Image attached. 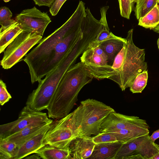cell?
Returning <instances> with one entry per match:
<instances>
[{"label":"cell","mask_w":159,"mask_h":159,"mask_svg":"<svg viewBox=\"0 0 159 159\" xmlns=\"http://www.w3.org/2000/svg\"><path fill=\"white\" fill-rule=\"evenodd\" d=\"M151 159H159V152L153 156Z\"/></svg>","instance_id":"34"},{"label":"cell","mask_w":159,"mask_h":159,"mask_svg":"<svg viewBox=\"0 0 159 159\" xmlns=\"http://www.w3.org/2000/svg\"><path fill=\"white\" fill-rule=\"evenodd\" d=\"M15 20L23 31L42 36L51 21L47 12H41L35 7L23 10L16 16Z\"/></svg>","instance_id":"11"},{"label":"cell","mask_w":159,"mask_h":159,"mask_svg":"<svg viewBox=\"0 0 159 159\" xmlns=\"http://www.w3.org/2000/svg\"><path fill=\"white\" fill-rule=\"evenodd\" d=\"M150 138L152 142H155V140L159 138V129L154 131L152 134L150 136Z\"/></svg>","instance_id":"32"},{"label":"cell","mask_w":159,"mask_h":159,"mask_svg":"<svg viewBox=\"0 0 159 159\" xmlns=\"http://www.w3.org/2000/svg\"><path fill=\"white\" fill-rule=\"evenodd\" d=\"M52 123L31 125L3 139L14 143L18 148L35 135L50 126Z\"/></svg>","instance_id":"15"},{"label":"cell","mask_w":159,"mask_h":159,"mask_svg":"<svg viewBox=\"0 0 159 159\" xmlns=\"http://www.w3.org/2000/svg\"><path fill=\"white\" fill-rule=\"evenodd\" d=\"M77 58L73 53L66 56L56 67L38 82L37 88L29 95L26 105L37 111L47 109L64 75Z\"/></svg>","instance_id":"4"},{"label":"cell","mask_w":159,"mask_h":159,"mask_svg":"<svg viewBox=\"0 0 159 159\" xmlns=\"http://www.w3.org/2000/svg\"><path fill=\"white\" fill-rule=\"evenodd\" d=\"M66 0H55L50 7L49 11L52 16H55L58 13L60 8Z\"/></svg>","instance_id":"30"},{"label":"cell","mask_w":159,"mask_h":159,"mask_svg":"<svg viewBox=\"0 0 159 159\" xmlns=\"http://www.w3.org/2000/svg\"><path fill=\"white\" fill-rule=\"evenodd\" d=\"M95 145L91 137H77L71 142L69 147L71 159L89 158Z\"/></svg>","instance_id":"13"},{"label":"cell","mask_w":159,"mask_h":159,"mask_svg":"<svg viewBox=\"0 0 159 159\" xmlns=\"http://www.w3.org/2000/svg\"><path fill=\"white\" fill-rule=\"evenodd\" d=\"M159 152V145L152 141L149 134L122 143L115 159H151Z\"/></svg>","instance_id":"8"},{"label":"cell","mask_w":159,"mask_h":159,"mask_svg":"<svg viewBox=\"0 0 159 159\" xmlns=\"http://www.w3.org/2000/svg\"><path fill=\"white\" fill-rule=\"evenodd\" d=\"M42 37L37 33L23 31L4 51L1 61L2 68L10 69L20 61L32 47L40 42Z\"/></svg>","instance_id":"6"},{"label":"cell","mask_w":159,"mask_h":159,"mask_svg":"<svg viewBox=\"0 0 159 159\" xmlns=\"http://www.w3.org/2000/svg\"><path fill=\"white\" fill-rule=\"evenodd\" d=\"M53 122L46 113L34 111L25 106L17 120L0 125V139L5 138L31 125L51 123Z\"/></svg>","instance_id":"10"},{"label":"cell","mask_w":159,"mask_h":159,"mask_svg":"<svg viewBox=\"0 0 159 159\" xmlns=\"http://www.w3.org/2000/svg\"><path fill=\"white\" fill-rule=\"evenodd\" d=\"M7 90L6 84L1 79L0 80V104L3 105L11 98Z\"/></svg>","instance_id":"29"},{"label":"cell","mask_w":159,"mask_h":159,"mask_svg":"<svg viewBox=\"0 0 159 159\" xmlns=\"http://www.w3.org/2000/svg\"><path fill=\"white\" fill-rule=\"evenodd\" d=\"M80 58L94 78L109 79L112 76V67L109 65L107 55L99 45L89 48Z\"/></svg>","instance_id":"9"},{"label":"cell","mask_w":159,"mask_h":159,"mask_svg":"<svg viewBox=\"0 0 159 159\" xmlns=\"http://www.w3.org/2000/svg\"><path fill=\"white\" fill-rule=\"evenodd\" d=\"M35 153L43 159H71L69 148H61L46 145Z\"/></svg>","instance_id":"19"},{"label":"cell","mask_w":159,"mask_h":159,"mask_svg":"<svg viewBox=\"0 0 159 159\" xmlns=\"http://www.w3.org/2000/svg\"><path fill=\"white\" fill-rule=\"evenodd\" d=\"M133 31L132 29L128 31L125 43L114 59L113 75L109 79L116 83L122 91L129 87L138 74L148 70L145 49L134 44Z\"/></svg>","instance_id":"3"},{"label":"cell","mask_w":159,"mask_h":159,"mask_svg":"<svg viewBox=\"0 0 159 159\" xmlns=\"http://www.w3.org/2000/svg\"><path fill=\"white\" fill-rule=\"evenodd\" d=\"M50 125L35 135L17 148L14 159H20L34 153L45 145L44 138Z\"/></svg>","instance_id":"14"},{"label":"cell","mask_w":159,"mask_h":159,"mask_svg":"<svg viewBox=\"0 0 159 159\" xmlns=\"http://www.w3.org/2000/svg\"><path fill=\"white\" fill-rule=\"evenodd\" d=\"M138 25L146 29H153L159 24V5L154 7L139 20Z\"/></svg>","instance_id":"21"},{"label":"cell","mask_w":159,"mask_h":159,"mask_svg":"<svg viewBox=\"0 0 159 159\" xmlns=\"http://www.w3.org/2000/svg\"><path fill=\"white\" fill-rule=\"evenodd\" d=\"M126 42V38L115 35L104 40L99 44L107 55L109 65L112 66L115 57L122 49Z\"/></svg>","instance_id":"16"},{"label":"cell","mask_w":159,"mask_h":159,"mask_svg":"<svg viewBox=\"0 0 159 159\" xmlns=\"http://www.w3.org/2000/svg\"><path fill=\"white\" fill-rule=\"evenodd\" d=\"M23 31L16 21L8 26H1L0 29V53L4 52L8 46Z\"/></svg>","instance_id":"18"},{"label":"cell","mask_w":159,"mask_h":159,"mask_svg":"<svg viewBox=\"0 0 159 159\" xmlns=\"http://www.w3.org/2000/svg\"><path fill=\"white\" fill-rule=\"evenodd\" d=\"M30 156H28L24 158L27 159H39L41 158L36 153Z\"/></svg>","instance_id":"33"},{"label":"cell","mask_w":159,"mask_h":159,"mask_svg":"<svg viewBox=\"0 0 159 159\" xmlns=\"http://www.w3.org/2000/svg\"><path fill=\"white\" fill-rule=\"evenodd\" d=\"M12 14L9 8L6 7L0 8V24L2 27L8 26L13 23L16 20L11 19Z\"/></svg>","instance_id":"25"},{"label":"cell","mask_w":159,"mask_h":159,"mask_svg":"<svg viewBox=\"0 0 159 159\" xmlns=\"http://www.w3.org/2000/svg\"><path fill=\"white\" fill-rule=\"evenodd\" d=\"M84 3L80 1L71 16L60 27L42 38L23 60L27 65L31 82L39 81L52 70L67 55L82 54L100 32L93 26L81 25L85 16Z\"/></svg>","instance_id":"1"},{"label":"cell","mask_w":159,"mask_h":159,"mask_svg":"<svg viewBox=\"0 0 159 159\" xmlns=\"http://www.w3.org/2000/svg\"><path fill=\"white\" fill-rule=\"evenodd\" d=\"M114 111L110 106L95 99H88L81 101L71 112L79 137H91L98 134L103 121Z\"/></svg>","instance_id":"5"},{"label":"cell","mask_w":159,"mask_h":159,"mask_svg":"<svg viewBox=\"0 0 159 159\" xmlns=\"http://www.w3.org/2000/svg\"><path fill=\"white\" fill-rule=\"evenodd\" d=\"M92 139L95 144L118 142L114 135L107 132H100L92 137Z\"/></svg>","instance_id":"26"},{"label":"cell","mask_w":159,"mask_h":159,"mask_svg":"<svg viewBox=\"0 0 159 159\" xmlns=\"http://www.w3.org/2000/svg\"><path fill=\"white\" fill-rule=\"evenodd\" d=\"M35 4L39 6H46L50 7L55 0H33Z\"/></svg>","instance_id":"31"},{"label":"cell","mask_w":159,"mask_h":159,"mask_svg":"<svg viewBox=\"0 0 159 159\" xmlns=\"http://www.w3.org/2000/svg\"></svg>","instance_id":"38"},{"label":"cell","mask_w":159,"mask_h":159,"mask_svg":"<svg viewBox=\"0 0 159 159\" xmlns=\"http://www.w3.org/2000/svg\"><path fill=\"white\" fill-rule=\"evenodd\" d=\"M121 16L129 19L133 10L134 3L131 0H118Z\"/></svg>","instance_id":"27"},{"label":"cell","mask_w":159,"mask_h":159,"mask_svg":"<svg viewBox=\"0 0 159 159\" xmlns=\"http://www.w3.org/2000/svg\"><path fill=\"white\" fill-rule=\"evenodd\" d=\"M148 79V70L138 74L129 87L133 93H141L147 84Z\"/></svg>","instance_id":"24"},{"label":"cell","mask_w":159,"mask_h":159,"mask_svg":"<svg viewBox=\"0 0 159 159\" xmlns=\"http://www.w3.org/2000/svg\"><path fill=\"white\" fill-rule=\"evenodd\" d=\"M131 0L132 2L134 3H135L137 1V0Z\"/></svg>","instance_id":"36"},{"label":"cell","mask_w":159,"mask_h":159,"mask_svg":"<svg viewBox=\"0 0 159 159\" xmlns=\"http://www.w3.org/2000/svg\"><path fill=\"white\" fill-rule=\"evenodd\" d=\"M122 143L118 142L96 144L90 159H115Z\"/></svg>","instance_id":"17"},{"label":"cell","mask_w":159,"mask_h":159,"mask_svg":"<svg viewBox=\"0 0 159 159\" xmlns=\"http://www.w3.org/2000/svg\"><path fill=\"white\" fill-rule=\"evenodd\" d=\"M78 137L71 112L52 122L45 135L44 143L59 148H69L71 142Z\"/></svg>","instance_id":"7"},{"label":"cell","mask_w":159,"mask_h":159,"mask_svg":"<svg viewBox=\"0 0 159 159\" xmlns=\"http://www.w3.org/2000/svg\"><path fill=\"white\" fill-rule=\"evenodd\" d=\"M115 35L111 32L109 31V27H104L98 34L95 39L91 43L89 48L98 45L103 41Z\"/></svg>","instance_id":"28"},{"label":"cell","mask_w":159,"mask_h":159,"mask_svg":"<svg viewBox=\"0 0 159 159\" xmlns=\"http://www.w3.org/2000/svg\"><path fill=\"white\" fill-rule=\"evenodd\" d=\"M157 44L158 45V49L159 50V36L158 39L157 41Z\"/></svg>","instance_id":"35"},{"label":"cell","mask_w":159,"mask_h":159,"mask_svg":"<svg viewBox=\"0 0 159 159\" xmlns=\"http://www.w3.org/2000/svg\"><path fill=\"white\" fill-rule=\"evenodd\" d=\"M93 78L81 61L70 67L60 83L47 109L48 117L58 120L68 115L77 102L81 90Z\"/></svg>","instance_id":"2"},{"label":"cell","mask_w":159,"mask_h":159,"mask_svg":"<svg viewBox=\"0 0 159 159\" xmlns=\"http://www.w3.org/2000/svg\"><path fill=\"white\" fill-rule=\"evenodd\" d=\"M10 0H4V1L5 2H8L10 1Z\"/></svg>","instance_id":"37"},{"label":"cell","mask_w":159,"mask_h":159,"mask_svg":"<svg viewBox=\"0 0 159 159\" xmlns=\"http://www.w3.org/2000/svg\"><path fill=\"white\" fill-rule=\"evenodd\" d=\"M107 132L114 135L117 141L121 143L126 142L137 137L149 134V129H123L111 130Z\"/></svg>","instance_id":"20"},{"label":"cell","mask_w":159,"mask_h":159,"mask_svg":"<svg viewBox=\"0 0 159 159\" xmlns=\"http://www.w3.org/2000/svg\"><path fill=\"white\" fill-rule=\"evenodd\" d=\"M17 150V146L14 143L0 139V159H14Z\"/></svg>","instance_id":"23"},{"label":"cell","mask_w":159,"mask_h":159,"mask_svg":"<svg viewBox=\"0 0 159 159\" xmlns=\"http://www.w3.org/2000/svg\"><path fill=\"white\" fill-rule=\"evenodd\" d=\"M134 11L136 18L138 20L145 16L157 4H159V0H137Z\"/></svg>","instance_id":"22"},{"label":"cell","mask_w":159,"mask_h":159,"mask_svg":"<svg viewBox=\"0 0 159 159\" xmlns=\"http://www.w3.org/2000/svg\"><path fill=\"white\" fill-rule=\"evenodd\" d=\"M146 120L134 116H129L117 113H110L104 120L100 127V132L123 129H149Z\"/></svg>","instance_id":"12"}]
</instances>
